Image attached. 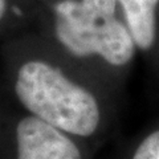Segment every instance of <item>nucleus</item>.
<instances>
[{
    "mask_svg": "<svg viewBox=\"0 0 159 159\" xmlns=\"http://www.w3.org/2000/svg\"><path fill=\"white\" fill-rule=\"evenodd\" d=\"M0 84L20 110L81 141L101 130L98 96L54 58L47 40L33 29L0 43Z\"/></svg>",
    "mask_w": 159,
    "mask_h": 159,
    "instance_id": "f257e3e1",
    "label": "nucleus"
},
{
    "mask_svg": "<svg viewBox=\"0 0 159 159\" xmlns=\"http://www.w3.org/2000/svg\"><path fill=\"white\" fill-rule=\"evenodd\" d=\"M118 0H56L49 7L51 45L74 61L99 60L123 66L134 56L135 43L116 16Z\"/></svg>",
    "mask_w": 159,
    "mask_h": 159,
    "instance_id": "f03ea898",
    "label": "nucleus"
},
{
    "mask_svg": "<svg viewBox=\"0 0 159 159\" xmlns=\"http://www.w3.org/2000/svg\"><path fill=\"white\" fill-rule=\"evenodd\" d=\"M80 141L16 107L4 94L0 159H85Z\"/></svg>",
    "mask_w": 159,
    "mask_h": 159,
    "instance_id": "7ed1b4c3",
    "label": "nucleus"
},
{
    "mask_svg": "<svg viewBox=\"0 0 159 159\" xmlns=\"http://www.w3.org/2000/svg\"><path fill=\"white\" fill-rule=\"evenodd\" d=\"M118 3L135 47L142 51L150 49L157 37L155 9L159 0H118Z\"/></svg>",
    "mask_w": 159,
    "mask_h": 159,
    "instance_id": "20e7f679",
    "label": "nucleus"
},
{
    "mask_svg": "<svg viewBox=\"0 0 159 159\" xmlns=\"http://www.w3.org/2000/svg\"><path fill=\"white\" fill-rule=\"evenodd\" d=\"M32 0H0V43L32 29L34 9Z\"/></svg>",
    "mask_w": 159,
    "mask_h": 159,
    "instance_id": "39448f33",
    "label": "nucleus"
},
{
    "mask_svg": "<svg viewBox=\"0 0 159 159\" xmlns=\"http://www.w3.org/2000/svg\"><path fill=\"white\" fill-rule=\"evenodd\" d=\"M133 159H159V130L145 138L134 152Z\"/></svg>",
    "mask_w": 159,
    "mask_h": 159,
    "instance_id": "423d86ee",
    "label": "nucleus"
},
{
    "mask_svg": "<svg viewBox=\"0 0 159 159\" xmlns=\"http://www.w3.org/2000/svg\"><path fill=\"white\" fill-rule=\"evenodd\" d=\"M3 99H4V92H3L2 84H0V111H2V106H3Z\"/></svg>",
    "mask_w": 159,
    "mask_h": 159,
    "instance_id": "0eeeda50",
    "label": "nucleus"
}]
</instances>
